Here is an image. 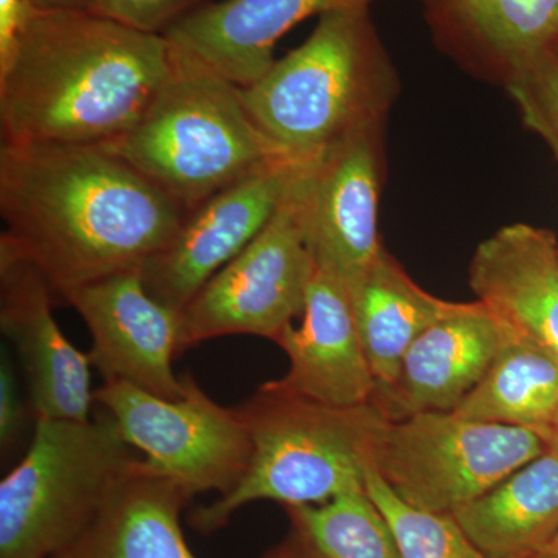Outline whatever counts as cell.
Segmentation results:
<instances>
[{"label": "cell", "instance_id": "1", "mask_svg": "<svg viewBox=\"0 0 558 558\" xmlns=\"http://www.w3.org/2000/svg\"><path fill=\"white\" fill-rule=\"evenodd\" d=\"M0 236L31 260L54 301L137 269L190 215L119 156L92 145L7 143L0 148Z\"/></svg>", "mask_w": 558, "mask_h": 558}, {"label": "cell", "instance_id": "2", "mask_svg": "<svg viewBox=\"0 0 558 558\" xmlns=\"http://www.w3.org/2000/svg\"><path fill=\"white\" fill-rule=\"evenodd\" d=\"M178 72L170 40L94 13L36 10L0 69L7 143L105 146Z\"/></svg>", "mask_w": 558, "mask_h": 558}, {"label": "cell", "instance_id": "3", "mask_svg": "<svg viewBox=\"0 0 558 558\" xmlns=\"http://www.w3.org/2000/svg\"><path fill=\"white\" fill-rule=\"evenodd\" d=\"M398 90L369 5H359L319 16L310 38L241 95L279 149L317 159L354 132L385 123Z\"/></svg>", "mask_w": 558, "mask_h": 558}, {"label": "cell", "instance_id": "4", "mask_svg": "<svg viewBox=\"0 0 558 558\" xmlns=\"http://www.w3.org/2000/svg\"><path fill=\"white\" fill-rule=\"evenodd\" d=\"M175 61L174 78L145 116L102 148L191 213L220 191L292 156L263 134L240 86L178 54Z\"/></svg>", "mask_w": 558, "mask_h": 558}, {"label": "cell", "instance_id": "5", "mask_svg": "<svg viewBox=\"0 0 558 558\" xmlns=\"http://www.w3.org/2000/svg\"><path fill=\"white\" fill-rule=\"evenodd\" d=\"M234 409L247 428L252 458L233 490L191 512V526L199 534L226 527L252 502L300 508L365 490L373 405L340 409L260 385Z\"/></svg>", "mask_w": 558, "mask_h": 558}, {"label": "cell", "instance_id": "6", "mask_svg": "<svg viewBox=\"0 0 558 558\" xmlns=\"http://www.w3.org/2000/svg\"><path fill=\"white\" fill-rule=\"evenodd\" d=\"M142 457L105 410L36 418L27 453L0 483V558H51L90 526Z\"/></svg>", "mask_w": 558, "mask_h": 558}, {"label": "cell", "instance_id": "7", "mask_svg": "<svg viewBox=\"0 0 558 558\" xmlns=\"http://www.w3.org/2000/svg\"><path fill=\"white\" fill-rule=\"evenodd\" d=\"M548 449L531 429L470 421L453 411L388 418L374 409L366 462L403 501L453 513Z\"/></svg>", "mask_w": 558, "mask_h": 558}, {"label": "cell", "instance_id": "8", "mask_svg": "<svg viewBox=\"0 0 558 558\" xmlns=\"http://www.w3.org/2000/svg\"><path fill=\"white\" fill-rule=\"evenodd\" d=\"M185 392L165 399L124 381H105L95 403L116 422L121 438L143 454V468L175 481L191 497L229 494L247 472L252 442L236 409L215 402L183 376Z\"/></svg>", "mask_w": 558, "mask_h": 558}, {"label": "cell", "instance_id": "9", "mask_svg": "<svg viewBox=\"0 0 558 558\" xmlns=\"http://www.w3.org/2000/svg\"><path fill=\"white\" fill-rule=\"evenodd\" d=\"M311 160L266 229L209 279L183 311L186 348L226 336L275 341L293 325V319L303 315L314 269L301 190Z\"/></svg>", "mask_w": 558, "mask_h": 558}, {"label": "cell", "instance_id": "10", "mask_svg": "<svg viewBox=\"0 0 558 558\" xmlns=\"http://www.w3.org/2000/svg\"><path fill=\"white\" fill-rule=\"evenodd\" d=\"M310 160L274 161L191 211L174 238L142 266L150 295L185 311L209 279L266 229Z\"/></svg>", "mask_w": 558, "mask_h": 558}, {"label": "cell", "instance_id": "11", "mask_svg": "<svg viewBox=\"0 0 558 558\" xmlns=\"http://www.w3.org/2000/svg\"><path fill=\"white\" fill-rule=\"evenodd\" d=\"M86 323L92 368L105 381H124L165 399H179L185 379L172 362L186 348L185 314L154 299L142 267L120 271L69 293Z\"/></svg>", "mask_w": 558, "mask_h": 558}, {"label": "cell", "instance_id": "12", "mask_svg": "<svg viewBox=\"0 0 558 558\" xmlns=\"http://www.w3.org/2000/svg\"><path fill=\"white\" fill-rule=\"evenodd\" d=\"M381 128L373 124L311 160L303 175V219L312 259L349 289L384 248L379 240Z\"/></svg>", "mask_w": 558, "mask_h": 558}, {"label": "cell", "instance_id": "13", "mask_svg": "<svg viewBox=\"0 0 558 558\" xmlns=\"http://www.w3.org/2000/svg\"><path fill=\"white\" fill-rule=\"evenodd\" d=\"M54 304L39 270L0 242V328L20 354L33 417L89 422L90 359L62 332Z\"/></svg>", "mask_w": 558, "mask_h": 558}, {"label": "cell", "instance_id": "14", "mask_svg": "<svg viewBox=\"0 0 558 558\" xmlns=\"http://www.w3.org/2000/svg\"><path fill=\"white\" fill-rule=\"evenodd\" d=\"M275 343L288 355L289 369L263 387L340 409L371 405L376 377L351 292L337 275L314 263L303 322L288 326Z\"/></svg>", "mask_w": 558, "mask_h": 558}, {"label": "cell", "instance_id": "15", "mask_svg": "<svg viewBox=\"0 0 558 558\" xmlns=\"http://www.w3.org/2000/svg\"><path fill=\"white\" fill-rule=\"evenodd\" d=\"M515 336L481 301L454 303L449 314L413 341L398 380L371 405L388 418L453 411Z\"/></svg>", "mask_w": 558, "mask_h": 558}, {"label": "cell", "instance_id": "16", "mask_svg": "<svg viewBox=\"0 0 558 558\" xmlns=\"http://www.w3.org/2000/svg\"><path fill=\"white\" fill-rule=\"evenodd\" d=\"M373 0H215L175 24L165 38L180 60L247 87L277 61L279 39L311 16Z\"/></svg>", "mask_w": 558, "mask_h": 558}, {"label": "cell", "instance_id": "17", "mask_svg": "<svg viewBox=\"0 0 558 558\" xmlns=\"http://www.w3.org/2000/svg\"><path fill=\"white\" fill-rule=\"evenodd\" d=\"M469 282L520 339L558 359V244L550 231L502 227L476 247Z\"/></svg>", "mask_w": 558, "mask_h": 558}, {"label": "cell", "instance_id": "18", "mask_svg": "<svg viewBox=\"0 0 558 558\" xmlns=\"http://www.w3.org/2000/svg\"><path fill=\"white\" fill-rule=\"evenodd\" d=\"M436 43L502 83L558 51V0H421Z\"/></svg>", "mask_w": 558, "mask_h": 558}, {"label": "cell", "instance_id": "19", "mask_svg": "<svg viewBox=\"0 0 558 558\" xmlns=\"http://www.w3.org/2000/svg\"><path fill=\"white\" fill-rule=\"evenodd\" d=\"M191 499L175 481L143 468L142 458L90 526L51 558H197L180 524Z\"/></svg>", "mask_w": 558, "mask_h": 558}, {"label": "cell", "instance_id": "20", "mask_svg": "<svg viewBox=\"0 0 558 558\" xmlns=\"http://www.w3.org/2000/svg\"><path fill=\"white\" fill-rule=\"evenodd\" d=\"M486 558H519L548 548L558 534V459L545 451L453 512Z\"/></svg>", "mask_w": 558, "mask_h": 558}, {"label": "cell", "instance_id": "21", "mask_svg": "<svg viewBox=\"0 0 558 558\" xmlns=\"http://www.w3.org/2000/svg\"><path fill=\"white\" fill-rule=\"evenodd\" d=\"M349 292L376 377V398L398 380L400 365L413 341L449 314L454 303L425 292L385 248Z\"/></svg>", "mask_w": 558, "mask_h": 558}, {"label": "cell", "instance_id": "22", "mask_svg": "<svg viewBox=\"0 0 558 558\" xmlns=\"http://www.w3.org/2000/svg\"><path fill=\"white\" fill-rule=\"evenodd\" d=\"M453 413L470 421L531 429L549 446L558 424V359L513 337Z\"/></svg>", "mask_w": 558, "mask_h": 558}, {"label": "cell", "instance_id": "23", "mask_svg": "<svg viewBox=\"0 0 558 558\" xmlns=\"http://www.w3.org/2000/svg\"><path fill=\"white\" fill-rule=\"evenodd\" d=\"M290 526L322 558H400L387 520L366 490L317 506L286 509Z\"/></svg>", "mask_w": 558, "mask_h": 558}, {"label": "cell", "instance_id": "24", "mask_svg": "<svg viewBox=\"0 0 558 558\" xmlns=\"http://www.w3.org/2000/svg\"><path fill=\"white\" fill-rule=\"evenodd\" d=\"M365 490L387 520L400 558H486L453 513L433 512L403 501L368 462Z\"/></svg>", "mask_w": 558, "mask_h": 558}, {"label": "cell", "instance_id": "25", "mask_svg": "<svg viewBox=\"0 0 558 558\" xmlns=\"http://www.w3.org/2000/svg\"><path fill=\"white\" fill-rule=\"evenodd\" d=\"M505 86L529 130L548 143L558 161V51Z\"/></svg>", "mask_w": 558, "mask_h": 558}, {"label": "cell", "instance_id": "26", "mask_svg": "<svg viewBox=\"0 0 558 558\" xmlns=\"http://www.w3.org/2000/svg\"><path fill=\"white\" fill-rule=\"evenodd\" d=\"M215 0H97L94 13L150 35H167L175 24Z\"/></svg>", "mask_w": 558, "mask_h": 558}, {"label": "cell", "instance_id": "27", "mask_svg": "<svg viewBox=\"0 0 558 558\" xmlns=\"http://www.w3.org/2000/svg\"><path fill=\"white\" fill-rule=\"evenodd\" d=\"M27 413L13 363L3 352L2 360H0V449H2V457L13 450L17 440L24 435Z\"/></svg>", "mask_w": 558, "mask_h": 558}, {"label": "cell", "instance_id": "28", "mask_svg": "<svg viewBox=\"0 0 558 558\" xmlns=\"http://www.w3.org/2000/svg\"><path fill=\"white\" fill-rule=\"evenodd\" d=\"M36 10L31 0H0V69L10 61Z\"/></svg>", "mask_w": 558, "mask_h": 558}, {"label": "cell", "instance_id": "29", "mask_svg": "<svg viewBox=\"0 0 558 558\" xmlns=\"http://www.w3.org/2000/svg\"><path fill=\"white\" fill-rule=\"evenodd\" d=\"M260 558H322L295 527L290 526L288 537L267 550Z\"/></svg>", "mask_w": 558, "mask_h": 558}, {"label": "cell", "instance_id": "30", "mask_svg": "<svg viewBox=\"0 0 558 558\" xmlns=\"http://www.w3.org/2000/svg\"><path fill=\"white\" fill-rule=\"evenodd\" d=\"M43 11H94L97 0H31Z\"/></svg>", "mask_w": 558, "mask_h": 558}, {"label": "cell", "instance_id": "31", "mask_svg": "<svg viewBox=\"0 0 558 558\" xmlns=\"http://www.w3.org/2000/svg\"><path fill=\"white\" fill-rule=\"evenodd\" d=\"M549 451H550V453L556 454V457L558 459V424H557L556 429H554L553 436H550Z\"/></svg>", "mask_w": 558, "mask_h": 558}, {"label": "cell", "instance_id": "32", "mask_svg": "<svg viewBox=\"0 0 558 558\" xmlns=\"http://www.w3.org/2000/svg\"><path fill=\"white\" fill-rule=\"evenodd\" d=\"M519 558H558L557 554L550 553L548 549L539 550V553L529 554V556Z\"/></svg>", "mask_w": 558, "mask_h": 558}, {"label": "cell", "instance_id": "33", "mask_svg": "<svg viewBox=\"0 0 558 558\" xmlns=\"http://www.w3.org/2000/svg\"><path fill=\"white\" fill-rule=\"evenodd\" d=\"M546 549L550 550V553L557 554L558 556V534L556 535V538L550 542V545Z\"/></svg>", "mask_w": 558, "mask_h": 558}]
</instances>
